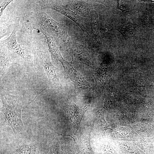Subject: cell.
<instances>
[{"mask_svg":"<svg viewBox=\"0 0 154 154\" xmlns=\"http://www.w3.org/2000/svg\"><path fill=\"white\" fill-rule=\"evenodd\" d=\"M2 106L1 112L4 114L3 124L9 125L15 135L24 131L25 128L22 120V104L17 97L8 94L1 96Z\"/></svg>","mask_w":154,"mask_h":154,"instance_id":"cell-1","label":"cell"},{"mask_svg":"<svg viewBox=\"0 0 154 154\" xmlns=\"http://www.w3.org/2000/svg\"><path fill=\"white\" fill-rule=\"evenodd\" d=\"M37 17L39 28L52 37L62 47L69 38L66 29L52 18L44 11H39Z\"/></svg>","mask_w":154,"mask_h":154,"instance_id":"cell-2","label":"cell"},{"mask_svg":"<svg viewBox=\"0 0 154 154\" xmlns=\"http://www.w3.org/2000/svg\"><path fill=\"white\" fill-rule=\"evenodd\" d=\"M71 56L72 64L81 63L91 67L92 65L91 56L86 46L69 38L62 47Z\"/></svg>","mask_w":154,"mask_h":154,"instance_id":"cell-3","label":"cell"},{"mask_svg":"<svg viewBox=\"0 0 154 154\" xmlns=\"http://www.w3.org/2000/svg\"><path fill=\"white\" fill-rule=\"evenodd\" d=\"M37 54L40 62L44 68L48 76L49 87L61 88L62 85L56 73V68L51 62L48 51L38 49L37 50Z\"/></svg>","mask_w":154,"mask_h":154,"instance_id":"cell-4","label":"cell"},{"mask_svg":"<svg viewBox=\"0 0 154 154\" xmlns=\"http://www.w3.org/2000/svg\"><path fill=\"white\" fill-rule=\"evenodd\" d=\"M44 7L54 10L69 18L75 23L84 32L88 34L82 18L73 11L67 5H64L59 1H44Z\"/></svg>","mask_w":154,"mask_h":154,"instance_id":"cell-5","label":"cell"},{"mask_svg":"<svg viewBox=\"0 0 154 154\" xmlns=\"http://www.w3.org/2000/svg\"><path fill=\"white\" fill-rule=\"evenodd\" d=\"M16 30L14 29L10 35L3 41V44L8 50L16 53L22 57L26 61L31 63V56L26 54L20 45L18 44L16 37Z\"/></svg>","mask_w":154,"mask_h":154,"instance_id":"cell-6","label":"cell"},{"mask_svg":"<svg viewBox=\"0 0 154 154\" xmlns=\"http://www.w3.org/2000/svg\"><path fill=\"white\" fill-rule=\"evenodd\" d=\"M89 105H86L82 108H78L73 102L70 103L67 110L68 119L75 128H78L85 113Z\"/></svg>","mask_w":154,"mask_h":154,"instance_id":"cell-7","label":"cell"},{"mask_svg":"<svg viewBox=\"0 0 154 154\" xmlns=\"http://www.w3.org/2000/svg\"><path fill=\"white\" fill-rule=\"evenodd\" d=\"M34 28L39 31L45 36L47 40L48 50L51 54L52 56L56 60L59 61L62 64L63 68L65 67L68 62L65 60L62 57L54 38L40 28Z\"/></svg>","mask_w":154,"mask_h":154,"instance_id":"cell-8","label":"cell"},{"mask_svg":"<svg viewBox=\"0 0 154 154\" xmlns=\"http://www.w3.org/2000/svg\"><path fill=\"white\" fill-rule=\"evenodd\" d=\"M69 76L73 84L76 89L82 90H93L95 85L86 81L82 75L72 67Z\"/></svg>","mask_w":154,"mask_h":154,"instance_id":"cell-9","label":"cell"},{"mask_svg":"<svg viewBox=\"0 0 154 154\" xmlns=\"http://www.w3.org/2000/svg\"><path fill=\"white\" fill-rule=\"evenodd\" d=\"M67 5L80 17H90V13L92 5L84 1L78 0L70 1Z\"/></svg>","mask_w":154,"mask_h":154,"instance_id":"cell-10","label":"cell"},{"mask_svg":"<svg viewBox=\"0 0 154 154\" xmlns=\"http://www.w3.org/2000/svg\"><path fill=\"white\" fill-rule=\"evenodd\" d=\"M91 37L93 43L98 46L100 43L101 38L99 32V23L98 15L96 12L91 10L90 13Z\"/></svg>","mask_w":154,"mask_h":154,"instance_id":"cell-11","label":"cell"},{"mask_svg":"<svg viewBox=\"0 0 154 154\" xmlns=\"http://www.w3.org/2000/svg\"><path fill=\"white\" fill-rule=\"evenodd\" d=\"M136 25L130 22L118 26L116 29L122 35L126 40L133 42L136 38Z\"/></svg>","mask_w":154,"mask_h":154,"instance_id":"cell-12","label":"cell"},{"mask_svg":"<svg viewBox=\"0 0 154 154\" xmlns=\"http://www.w3.org/2000/svg\"><path fill=\"white\" fill-rule=\"evenodd\" d=\"M1 46L0 47V79H2L7 72L9 67L11 64V61L9 58L8 52L3 49Z\"/></svg>","mask_w":154,"mask_h":154,"instance_id":"cell-13","label":"cell"},{"mask_svg":"<svg viewBox=\"0 0 154 154\" xmlns=\"http://www.w3.org/2000/svg\"><path fill=\"white\" fill-rule=\"evenodd\" d=\"M36 147L34 144L23 146L17 150L18 154H34Z\"/></svg>","mask_w":154,"mask_h":154,"instance_id":"cell-14","label":"cell"},{"mask_svg":"<svg viewBox=\"0 0 154 154\" xmlns=\"http://www.w3.org/2000/svg\"><path fill=\"white\" fill-rule=\"evenodd\" d=\"M11 25L1 24L0 38L9 35L11 32Z\"/></svg>","mask_w":154,"mask_h":154,"instance_id":"cell-15","label":"cell"},{"mask_svg":"<svg viewBox=\"0 0 154 154\" xmlns=\"http://www.w3.org/2000/svg\"><path fill=\"white\" fill-rule=\"evenodd\" d=\"M13 0H6L0 1V16L2 15L3 11L6 7Z\"/></svg>","mask_w":154,"mask_h":154,"instance_id":"cell-16","label":"cell"},{"mask_svg":"<svg viewBox=\"0 0 154 154\" xmlns=\"http://www.w3.org/2000/svg\"><path fill=\"white\" fill-rule=\"evenodd\" d=\"M117 8L121 10L122 12H124L128 11L129 9V6L128 4L125 3H119L117 1Z\"/></svg>","mask_w":154,"mask_h":154,"instance_id":"cell-17","label":"cell"}]
</instances>
